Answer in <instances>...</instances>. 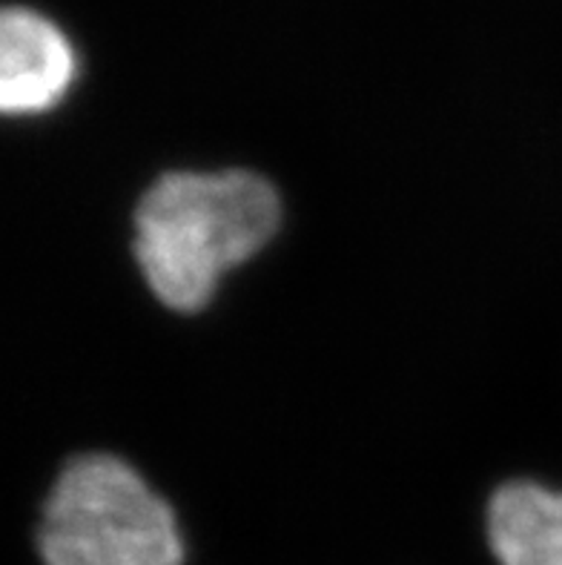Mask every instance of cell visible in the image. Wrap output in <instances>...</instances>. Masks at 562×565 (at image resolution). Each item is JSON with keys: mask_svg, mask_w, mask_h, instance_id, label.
Returning <instances> with one entry per match:
<instances>
[{"mask_svg": "<svg viewBox=\"0 0 562 565\" xmlns=\"http://www.w3.org/2000/svg\"><path fill=\"white\" fill-rule=\"evenodd\" d=\"M282 227L276 186L253 170L165 172L136 207L132 253L161 305L195 313Z\"/></svg>", "mask_w": 562, "mask_h": 565, "instance_id": "obj_1", "label": "cell"}, {"mask_svg": "<svg viewBox=\"0 0 562 565\" xmlns=\"http://www.w3.org/2000/svg\"><path fill=\"white\" fill-rule=\"evenodd\" d=\"M43 565H184L179 516L113 454H81L57 473L35 534Z\"/></svg>", "mask_w": 562, "mask_h": 565, "instance_id": "obj_2", "label": "cell"}, {"mask_svg": "<svg viewBox=\"0 0 562 565\" xmlns=\"http://www.w3.org/2000/svg\"><path fill=\"white\" fill-rule=\"evenodd\" d=\"M84 70L81 43L55 12L7 0L0 7V107L12 118L52 113Z\"/></svg>", "mask_w": 562, "mask_h": 565, "instance_id": "obj_3", "label": "cell"}, {"mask_svg": "<svg viewBox=\"0 0 562 565\" xmlns=\"http://www.w3.org/2000/svg\"><path fill=\"white\" fill-rule=\"evenodd\" d=\"M485 531L499 565H562V491L534 480L499 486Z\"/></svg>", "mask_w": 562, "mask_h": 565, "instance_id": "obj_4", "label": "cell"}]
</instances>
